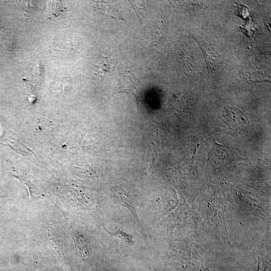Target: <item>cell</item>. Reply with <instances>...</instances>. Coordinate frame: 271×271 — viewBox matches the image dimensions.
Segmentation results:
<instances>
[{"mask_svg": "<svg viewBox=\"0 0 271 271\" xmlns=\"http://www.w3.org/2000/svg\"><path fill=\"white\" fill-rule=\"evenodd\" d=\"M143 84L139 79L129 71L123 74L118 80V90L115 94L125 93L132 95L139 105L143 100L145 89Z\"/></svg>", "mask_w": 271, "mask_h": 271, "instance_id": "6da1fadb", "label": "cell"}, {"mask_svg": "<svg viewBox=\"0 0 271 271\" xmlns=\"http://www.w3.org/2000/svg\"><path fill=\"white\" fill-rule=\"evenodd\" d=\"M112 234L114 235L127 243H132V237L129 234L125 233L124 232L118 230L112 233Z\"/></svg>", "mask_w": 271, "mask_h": 271, "instance_id": "5b68a950", "label": "cell"}, {"mask_svg": "<svg viewBox=\"0 0 271 271\" xmlns=\"http://www.w3.org/2000/svg\"><path fill=\"white\" fill-rule=\"evenodd\" d=\"M155 28L154 40L156 43H159L165 37L166 28L164 18L161 15H158Z\"/></svg>", "mask_w": 271, "mask_h": 271, "instance_id": "277c9868", "label": "cell"}, {"mask_svg": "<svg viewBox=\"0 0 271 271\" xmlns=\"http://www.w3.org/2000/svg\"><path fill=\"white\" fill-rule=\"evenodd\" d=\"M2 132L0 135V143L9 146L12 149L24 155L33 154V153L23 143L21 139L4 123L0 118Z\"/></svg>", "mask_w": 271, "mask_h": 271, "instance_id": "7a4b0ae2", "label": "cell"}, {"mask_svg": "<svg viewBox=\"0 0 271 271\" xmlns=\"http://www.w3.org/2000/svg\"><path fill=\"white\" fill-rule=\"evenodd\" d=\"M111 68L110 60L107 57L102 56L95 65V73L98 78H102L110 72Z\"/></svg>", "mask_w": 271, "mask_h": 271, "instance_id": "3957f363", "label": "cell"}]
</instances>
